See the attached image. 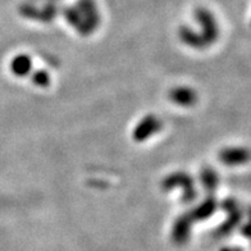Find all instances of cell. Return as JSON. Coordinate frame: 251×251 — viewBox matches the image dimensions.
<instances>
[]
</instances>
